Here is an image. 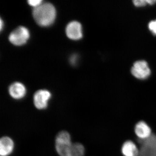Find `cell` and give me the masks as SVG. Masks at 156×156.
Masks as SVG:
<instances>
[{"label": "cell", "instance_id": "obj_1", "mask_svg": "<svg viewBox=\"0 0 156 156\" xmlns=\"http://www.w3.org/2000/svg\"><path fill=\"white\" fill-rule=\"evenodd\" d=\"M33 15L36 22L39 25L48 26L52 24L55 20L56 10L50 3H44L35 8Z\"/></svg>", "mask_w": 156, "mask_h": 156}, {"label": "cell", "instance_id": "obj_2", "mask_svg": "<svg viewBox=\"0 0 156 156\" xmlns=\"http://www.w3.org/2000/svg\"><path fill=\"white\" fill-rule=\"evenodd\" d=\"M72 144L70 135L67 131H60L56 135V149L59 156H69L70 151Z\"/></svg>", "mask_w": 156, "mask_h": 156}, {"label": "cell", "instance_id": "obj_3", "mask_svg": "<svg viewBox=\"0 0 156 156\" xmlns=\"http://www.w3.org/2000/svg\"><path fill=\"white\" fill-rule=\"evenodd\" d=\"M141 147L138 156H156V135L153 134L147 139L139 140Z\"/></svg>", "mask_w": 156, "mask_h": 156}, {"label": "cell", "instance_id": "obj_4", "mask_svg": "<svg viewBox=\"0 0 156 156\" xmlns=\"http://www.w3.org/2000/svg\"><path fill=\"white\" fill-rule=\"evenodd\" d=\"M28 30L24 27H19L11 33L9 40L12 44L17 46L25 44L29 38Z\"/></svg>", "mask_w": 156, "mask_h": 156}, {"label": "cell", "instance_id": "obj_5", "mask_svg": "<svg viewBox=\"0 0 156 156\" xmlns=\"http://www.w3.org/2000/svg\"><path fill=\"white\" fill-rule=\"evenodd\" d=\"M132 75L140 80H145L150 76L151 71L147 62L140 60L134 62L131 70Z\"/></svg>", "mask_w": 156, "mask_h": 156}, {"label": "cell", "instance_id": "obj_6", "mask_svg": "<svg viewBox=\"0 0 156 156\" xmlns=\"http://www.w3.org/2000/svg\"><path fill=\"white\" fill-rule=\"evenodd\" d=\"M51 97V93L48 90H38L36 92L34 96L35 106L39 110L45 109L48 107V101Z\"/></svg>", "mask_w": 156, "mask_h": 156}, {"label": "cell", "instance_id": "obj_7", "mask_svg": "<svg viewBox=\"0 0 156 156\" xmlns=\"http://www.w3.org/2000/svg\"><path fill=\"white\" fill-rule=\"evenodd\" d=\"M66 34L67 37L72 40L81 39L83 37V34L80 23L76 21L69 23L66 27Z\"/></svg>", "mask_w": 156, "mask_h": 156}, {"label": "cell", "instance_id": "obj_8", "mask_svg": "<svg viewBox=\"0 0 156 156\" xmlns=\"http://www.w3.org/2000/svg\"><path fill=\"white\" fill-rule=\"evenodd\" d=\"M135 133L139 140L147 139L152 134L149 126L144 121H140L136 124Z\"/></svg>", "mask_w": 156, "mask_h": 156}, {"label": "cell", "instance_id": "obj_9", "mask_svg": "<svg viewBox=\"0 0 156 156\" xmlns=\"http://www.w3.org/2000/svg\"><path fill=\"white\" fill-rule=\"evenodd\" d=\"M14 149V142L9 136H5L0 140V155L1 156L10 155Z\"/></svg>", "mask_w": 156, "mask_h": 156}, {"label": "cell", "instance_id": "obj_10", "mask_svg": "<svg viewBox=\"0 0 156 156\" xmlns=\"http://www.w3.org/2000/svg\"><path fill=\"white\" fill-rule=\"evenodd\" d=\"M9 92L13 98L15 99H20L25 96L26 89L21 83H15L9 87Z\"/></svg>", "mask_w": 156, "mask_h": 156}, {"label": "cell", "instance_id": "obj_11", "mask_svg": "<svg viewBox=\"0 0 156 156\" xmlns=\"http://www.w3.org/2000/svg\"><path fill=\"white\" fill-rule=\"evenodd\" d=\"M122 152L124 156H138L139 149L134 142L128 140L123 144Z\"/></svg>", "mask_w": 156, "mask_h": 156}, {"label": "cell", "instance_id": "obj_12", "mask_svg": "<svg viewBox=\"0 0 156 156\" xmlns=\"http://www.w3.org/2000/svg\"><path fill=\"white\" fill-rule=\"evenodd\" d=\"M85 148L80 143H73L70 151L69 156H84Z\"/></svg>", "mask_w": 156, "mask_h": 156}, {"label": "cell", "instance_id": "obj_13", "mask_svg": "<svg viewBox=\"0 0 156 156\" xmlns=\"http://www.w3.org/2000/svg\"><path fill=\"white\" fill-rule=\"evenodd\" d=\"M148 28L154 34L156 35V20H152L148 24Z\"/></svg>", "mask_w": 156, "mask_h": 156}, {"label": "cell", "instance_id": "obj_14", "mask_svg": "<svg viewBox=\"0 0 156 156\" xmlns=\"http://www.w3.org/2000/svg\"><path fill=\"white\" fill-rule=\"evenodd\" d=\"M133 2L134 5L136 7H143L147 4L146 0H134Z\"/></svg>", "mask_w": 156, "mask_h": 156}, {"label": "cell", "instance_id": "obj_15", "mask_svg": "<svg viewBox=\"0 0 156 156\" xmlns=\"http://www.w3.org/2000/svg\"><path fill=\"white\" fill-rule=\"evenodd\" d=\"M42 2V1L41 0H30L28 1V4L34 7L35 8L40 5Z\"/></svg>", "mask_w": 156, "mask_h": 156}, {"label": "cell", "instance_id": "obj_16", "mask_svg": "<svg viewBox=\"0 0 156 156\" xmlns=\"http://www.w3.org/2000/svg\"><path fill=\"white\" fill-rule=\"evenodd\" d=\"M147 4H149L150 5H153L156 3V0H146Z\"/></svg>", "mask_w": 156, "mask_h": 156}, {"label": "cell", "instance_id": "obj_17", "mask_svg": "<svg viewBox=\"0 0 156 156\" xmlns=\"http://www.w3.org/2000/svg\"><path fill=\"white\" fill-rule=\"evenodd\" d=\"M1 28L2 29V20H1Z\"/></svg>", "mask_w": 156, "mask_h": 156}]
</instances>
